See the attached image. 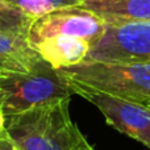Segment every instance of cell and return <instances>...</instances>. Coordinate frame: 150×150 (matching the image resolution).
Returning <instances> with one entry per match:
<instances>
[{
  "label": "cell",
  "mask_w": 150,
  "mask_h": 150,
  "mask_svg": "<svg viewBox=\"0 0 150 150\" xmlns=\"http://www.w3.org/2000/svg\"><path fill=\"white\" fill-rule=\"evenodd\" d=\"M70 99L5 116V130L18 150H90L86 136L71 120Z\"/></svg>",
  "instance_id": "obj_1"
},
{
  "label": "cell",
  "mask_w": 150,
  "mask_h": 150,
  "mask_svg": "<svg viewBox=\"0 0 150 150\" xmlns=\"http://www.w3.org/2000/svg\"><path fill=\"white\" fill-rule=\"evenodd\" d=\"M58 71L75 87L101 91L150 107V61H83Z\"/></svg>",
  "instance_id": "obj_2"
},
{
  "label": "cell",
  "mask_w": 150,
  "mask_h": 150,
  "mask_svg": "<svg viewBox=\"0 0 150 150\" xmlns=\"http://www.w3.org/2000/svg\"><path fill=\"white\" fill-rule=\"evenodd\" d=\"M0 95L4 115L9 116L37 105L70 99L74 90L59 71L41 58L29 73L0 75Z\"/></svg>",
  "instance_id": "obj_3"
},
{
  "label": "cell",
  "mask_w": 150,
  "mask_h": 150,
  "mask_svg": "<svg viewBox=\"0 0 150 150\" xmlns=\"http://www.w3.org/2000/svg\"><path fill=\"white\" fill-rule=\"evenodd\" d=\"M84 61H150V21L107 24L103 36L91 45Z\"/></svg>",
  "instance_id": "obj_4"
},
{
  "label": "cell",
  "mask_w": 150,
  "mask_h": 150,
  "mask_svg": "<svg viewBox=\"0 0 150 150\" xmlns=\"http://www.w3.org/2000/svg\"><path fill=\"white\" fill-rule=\"evenodd\" d=\"M71 87L74 93L90 101L103 113L107 124L150 150V107L101 91L75 87L73 84Z\"/></svg>",
  "instance_id": "obj_5"
},
{
  "label": "cell",
  "mask_w": 150,
  "mask_h": 150,
  "mask_svg": "<svg viewBox=\"0 0 150 150\" xmlns=\"http://www.w3.org/2000/svg\"><path fill=\"white\" fill-rule=\"evenodd\" d=\"M105 25L100 16L79 5L59 8L34 18L28 40L33 45L53 36H70L83 38L92 45L103 36Z\"/></svg>",
  "instance_id": "obj_6"
},
{
  "label": "cell",
  "mask_w": 150,
  "mask_h": 150,
  "mask_svg": "<svg viewBox=\"0 0 150 150\" xmlns=\"http://www.w3.org/2000/svg\"><path fill=\"white\" fill-rule=\"evenodd\" d=\"M38 55L55 70L83 62L91 44L83 38L70 36H53L32 45Z\"/></svg>",
  "instance_id": "obj_7"
},
{
  "label": "cell",
  "mask_w": 150,
  "mask_h": 150,
  "mask_svg": "<svg viewBox=\"0 0 150 150\" xmlns=\"http://www.w3.org/2000/svg\"><path fill=\"white\" fill-rule=\"evenodd\" d=\"M40 59L28 36L0 33V75L29 73Z\"/></svg>",
  "instance_id": "obj_8"
},
{
  "label": "cell",
  "mask_w": 150,
  "mask_h": 150,
  "mask_svg": "<svg viewBox=\"0 0 150 150\" xmlns=\"http://www.w3.org/2000/svg\"><path fill=\"white\" fill-rule=\"evenodd\" d=\"M79 7L100 16L105 24L150 21V0H83Z\"/></svg>",
  "instance_id": "obj_9"
},
{
  "label": "cell",
  "mask_w": 150,
  "mask_h": 150,
  "mask_svg": "<svg viewBox=\"0 0 150 150\" xmlns=\"http://www.w3.org/2000/svg\"><path fill=\"white\" fill-rule=\"evenodd\" d=\"M34 17L16 5L0 0V33H12L28 36Z\"/></svg>",
  "instance_id": "obj_10"
},
{
  "label": "cell",
  "mask_w": 150,
  "mask_h": 150,
  "mask_svg": "<svg viewBox=\"0 0 150 150\" xmlns=\"http://www.w3.org/2000/svg\"><path fill=\"white\" fill-rule=\"evenodd\" d=\"M12 5H16L32 17H40L47 12L79 5L83 0H3Z\"/></svg>",
  "instance_id": "obj_11"
},
{
  "label": "cell",
  "mask_w": 150,
  "mask_h": 150,
  "mask_svg": "<svg viewBox=\"0 0 150 150\" xmlns=\"http://www.w3.org/2000/svg\"><path fill=\"white\" fill-rule=\"evenodd\" d=\"M0 150H18V149L13 145V142L9 140V137L5 134L3 137H0Z\"/></svg>",
  "instance_id": "obj_12"
},
{
  "label": "cell",
  "mask_w": 150,
  "mask_h": 150,
  "mask_svg": "<svg viewBox=\"0 0 150 150\" xmlns=\"http://www.w3.org/2000/svg\"><path fill=\"white\" fill-rule=\"evenodd\" d=\"M7 134L5 130V115L3 111V105H1V95H0V137Z\"/></svg>",
  "instance_id": "obj_13"
},
{
  "label": "cell",
  "mask_w": 150,
  "mask_h": 150,
  "mask_svg": "<svg viewBox=\"0 0 150 150\" xmlns=\"http://www.w3.org/2000/svg\"><path fill=\"white\" fill-rule=\"evenodd\" d=\"M90 150H95V149H93V148H91V149H90Z\"/></svg>",
  "instance_id": "obj_14"
}]
</instances>
